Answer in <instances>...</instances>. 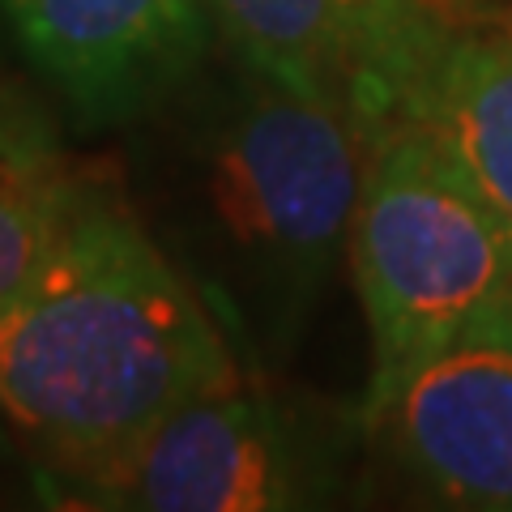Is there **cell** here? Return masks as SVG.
<instances>
[{
    "instance_id": "5",
    "label": "cell",
    "mask_w": 512,
    "mask_h": 512,
    "mask_svg": "<svg viewBox=\"0 0 512 512\" xmlns=\"http://www.w3.org/2000/svg\"><path fill=\"white\" fill-rule=\"evenodd\" d=\"M218 43L278 86L316 99L367 146L410 120L431 60L474 0H205Z\"/></svg>"
},
{
    "instance_id": "4",
    "label": "cell",
    "mask_w": 512,
    "mask_h": 512,
    "mask_svg": "<svg viewBox=\"0 0 512 512\" xmlns=\"http://www.w3.org/2000/svg\"><path fill=\"white\" fill-rule=\"evenodd\" d=\"M248 376L163 419L133 453L56 495L94 512H291L342 495L363 419L261 389Z\"/></svg>"
},
{
    "instance_id": "7",
    "label": "cell",
    "mask_w": 512,
    "mask_h": 512,
    "mask_svg": "<svg viewBox=\"0 0 512 512\" xmlns=\"http://www.w3.org/2000/svg\"><path fill=\"white\" fill-rule=\"evenodd\" d=\"M427 500L512 512V350L461 338L367 427Z\"/></svg>"
},
{
    "instance_id": "3",
    "label": "cell",
    "mask_w": 512,
    "mask_h": 512,
    "mask_svg": "<svg viewBox=\"0 0 512 512\" xmlns=\"http://www.w3.org/2000/svg\"><path fill=\"white\" fill-rule=\"evenodd\" d=\"M346 256L372 338L367 431L512 282V222L427 128L402 124L367 146Z\"/></svg>"
},
{
    "instance_id": "10",
    "label": "cell",
    "mask_w": 512,
    "mask_h": 512,
    "mask_svg": "<svg viewBox=\"0 0 512 512\" xmlns=\"http://www.w3.org/2000/svg\"><path fill=\"white\" fill-rule=\"evenodd\" d=\"M466 338H483V342H495V346L512 350V282L495 295L491 308L474 320V329L466 333Z\"/></svg>"
},
{
    "instance_id": "9",
    "label": "cell",
    "mask_w": 512,
    "mask_h": 512,
    "mask_svg": "<svg viewBox=\"0 0 512 512\" xmlns=\"http://www.w3.org/2000/svg\"><path fill=\"white\" fill-rule=\"evenodd\" d=\"M82 171L35 107L0 94V312L60 239Z\"/></svg>"
},
{
    "instance_id": "8",
    "label": "cell",
    "mask_w": 512,
    "mask_h": 512,
    "mask_svg": "<svg viewBox=\"0 0 512 512\" xmlns=\"http://www.w3.org/2000/svg\"><path fill=\"white\" fill-rule=\"evenodd\" d=\"M512 222V26L474 9L431 60L410 120Z\"/></svg>"
},
{
    "instance_id": "1",
    "label": "cell",
    "mask_w": 512,
    "mask_h": 512,
    "mask_svg": "<svg viewBox=\"0 0 512 512\" xmlns=\"http://www.w3.org/2000/svg\"><path fill=\"white\" fill-rule=\"evenodd\" d=\"M133 128V201L252 376L295 359L350 244L367 137L214 47Z\"/></svg>"
},
{
    "instance_id": "6",
    "label": "cell",
    "mask_w": 512,
    "mask_h": 512,
    "mask_svg": "<svg viewBox=\"0 0 512 512\" xmlns=\"http://www.w3.org/2000/svg\"><path fill=\"white\" fill-rule=\"evenodd\" d=\"M22 56L86 128H124L218 47L205 0H0Z\"/></svg>"
},
{
    "instance_id": "11",
    "label": "cell",
    "mask_w": 512,
    "mask_h": 512,
    "mask_svg": "<svg viewBox=\"0 0 512 512\" xmlns=\"http://www.w3.org/2000/svg\"><path fill=\"white\" fill-rule=\"evenodd\" d=\"M13 457H22V448H18V440L9 436L5 419H0V466H5V461H13Z\"/></svg>"
},
{
    "instance_id": "12",
    "label": "cell",
    "mask_w": 512,
    "mask_h": 512,
    "mask_svg": "<svg viewBox=\"0 0 512 512\" xmlns=\"http://www.w3.org/2000/svg\"><path fill=\"white\" fill-rule=\"evenodd\" d=\"M474 5H504V0H474Z\"/></svg>"
},
{
    "instance_id": "2",
    "label": "cell",
    "mask_w": 512,
    "mask_h": 512,
    "mask_svg": "<svg viewBox=\"0 0 512 512\" xmlns=\"http://www.w3.org/2000/svg\"><path fill=\"white\" fill-rule=\"evenodd\" d=\"M248 376L124 175L86 167L47 261L0 312V419L43 504Z\"/></svg>"
}]
</instances>
